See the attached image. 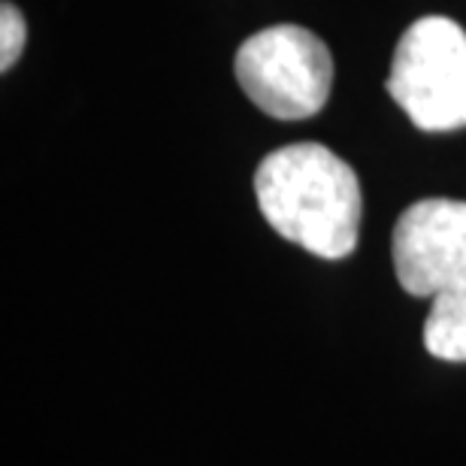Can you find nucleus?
Returning a JSON list of instances; mask_svg holds the SVG:
<instances>
[{
	"label": "nucleus",
	"mask_w": 466,
	"mask_h": 466,
	"mask_svg": "<svg viewBox=\"0 0 466 466\" xmlns=\"http://www.w3.org/2000/svg\"><path fill=\"white\" fill-rule=\"evenodd\" d=\"M255 198L267 225L315 258L339 260L358 246L360 182L321 143H291L255 170Z\"/></svg>",
	"instance_id": "f257e3e1"
},
{
	"label": "nucleus",
	"mask_w": 466,
	"mask_h": 466,
	"mask_svg": "<svg viewBox=\"0 0 466 466\" xmlns=\"http://www.w3.org/2000/svg\"><path fill=\"white\" fill-rule=\"evenodd\" d=\"M388 95L415 127L442 134L466 127V31L445 15H424L400 36Z\"/></svg>",
	"instance_id": "f03ea898"
},
{
	"label": "nucleus",
	"mask_w": 466,
	"mask_h": 466,
	"mask_svg": "<svg viewBox=\"0 0 466 466\" xmlns=\"http://www.w3.org/2000/svg\"><path fill=\"white\" fill-rule=\"evenodd\" d=\"M233 70L246 97L269 118H312L330 100V49L300 25H276L248 36L233 58Z\"/></svg>",
	"instance_id": "7ed1b4c3"
},
{
	"label": "nucleus",
	"mask_w": 466,
	"mask_h": 466,
	"mask_svg": "<svg viewBox=\"0 0 466 466\" xmlns=\"http://www.w3.org/2000/svg\"><path fill=\"white\" fill-rule=\"evenodd\" d=\"M397 282L412 297H433L466 273V203L431 198L412 203L390 239Z\"/></svg>",
	"instance_id": "20e7f679"
},
{
	"label": "nucleus",
	"mask_w": 466,
	"mask_h": 466,
	"mask_svg": "<svg viewBox=\"0 0 466 466\" xmlns=\"http://www.w3.org/2000/svg\"><path fill=\"white\" fill-rule=\"evenodd\" d=\"M424 346L440 360L466 363V273L433 297L424 321Z\"/></svg>",
	"instance_id": "39448f33"
},
{
	"label": "nucleus",
	"mask_w": 466,
	"mask_h": 466,
	"mask_svg": "<svg viewBox=\"0 0 466 466\" xmlns=\"http://www.w3.org/2000/svg\"><path fill=\"white\" fill-rule=\"evenodd\" d=\"M25 40H27V25H25L22 9L4 0V4H0V70L4 73L22 58Z\"/></svg>",
	"instance_id": "423d86ee"
}]
</instances>
